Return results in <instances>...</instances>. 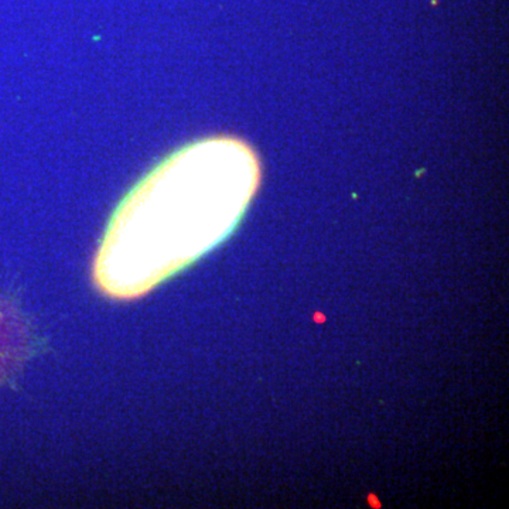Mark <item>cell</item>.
Here are the masks:
<instances>
[{
	"mask_svg": "<svg viewBox=\"0 0 509 509\" xmlns=\"http://www.w3.org/2000/svg\"><path fill=\"white\" fill-rule=\"evenodd\" d=\"M259 165L245 143L216 137L170 154L114 213L94 264L111 297L143 296L222 241L245 211Z\"/></svg>",
	"mask_w": 509,
	"mask_h": 509,
	"instance_id": "1",
	"label": "cell"
}]
</instances>
